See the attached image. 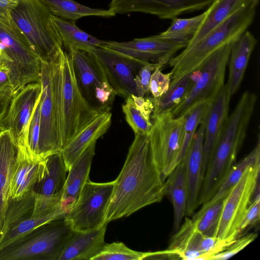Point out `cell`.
I'll list each match as a JSON object with an SVG mask.
<instances>
[{"instance_id": "obj_1", "label": "cell", "mask_w": 260, "mask_h": 260, "mask_svg": "<svg viewBox=\"0 0 260 260\" xmlns=\"http://www.w3.org/2000/svg\"><path fill=\"white\" fill-rule=\"evenodd\" d=\"M165 180L150 151L148 135H135L114 180L104 224L161 202L165 195Z\"/></svg>"}, {"instance_id": "obj_2", "label": "cell", "mask_w": 260, "mask_h": 260, "mask_svg": "<svg viewBox=\"0 0 260 260\" xmlns=\"http://www.w3.org/2000/svg\"><path fill=\"white\" fill-rule=\"evenodd\" d=\"M64 51L55 60L41 61L40 131L37 161L62 151V84Z\"/></svg>"}, {"instance_id": "obj_3", "label": "cell", "mask_w": 260, "mask_h": 260, "mask_svg": "<svg viewBox=\"0 0 260 260\" xmlns=\"http://www.w3.org/2000/svg\"><path fill=\"white\" fill-rule=\"evenodd\" d=\"M253 1L243 6L214 28L200 41L185 48L169 61L172 68L170 85L184 76L192 73L216 50L226 43L235 41L252 24L256 14Z\"/></svg>"}, {"instance_id": "obj_4", "label": "cell", "mask_w": 260, "mask_h": 260, "mask_svg": "<svg viewBox=\"0 0 260 260\" xmlns=\"http://www.w3.org/2000/svg\"><path fill=\"white\" fill-rule=\"evenodd\" d=\"M11 16L41 61H51L60 55L62 41L52 15L42 0H20Z\"/></svg>"}, {"instance_id": "obj_5", "label": "cell", "mask_w": 260, "mask_h": 260, "mask_svg": "<svg viewBox=\"0 0 260 260\" xmlns=\"http://www.w3.org/2000/svg\"><path fill=\"white\" fill-rule=\"evenodd\" d=\"M74 231L64 218L34 229L0 250V260H58Z\"/></svg>"}, {"instance_id": "obj_6", "label": "cell", "mask_w": 260, "mask_h": 260, "mask_svg": "<svg viewBox=\"0 0 260 260\" xmlns=\"http://www.w3.org/2000/svg\"><path fill=\"white\" fill-rule=\"evenodd\" d=\"M0 46L3 62L9 70L13 96L27 84L39 82L41 60L13 20L9 26L0 24Z\"/></svg>"}, {"instance_id": "obj_7", "label": "cell", "mask_w": 260, "mask_h": 260, "mask_svg": "<svg viewBox=\"0 0 260 260\" xmlns=\"http://www.w3.org/2000/svg\"><path fill=\"white\" fill-rule=\"evenodd\" d=\"M234 41L216 50L190 74L191 83L189 89L172 111L174 117H181L196 105L209 103L216 98L224 85L226 67Z\"/></svg>"}, {"instance_id": "obj_8", "label": "cell", "mask_w": 260, "mask_h": 260, "mask_svg": "<svg viewBox=\"0 0 260 260\" xmlns=\"http://www.w3.org/2000/svg\"><path fill=\"white\" fill-rule=\"evenodd\" d=\"M259 162L248 166L224 198L212 236L230 241L238 238L240 222L259 184Z\"/></svg>"}, {"instance_id": "obj_9", "label": "cell", "mask_w": 260, "mask_h": 260, "mask_svg": "<svg viewBox=\"0 0 260 260\" xmlns=\"http://www.w3.org/2000/svg\"><path fill=\"white\" fill-rule=\"evenodd\" d=\"M62 148L101 112L90 106L81 93L74 77L69 53L62 60Z\"/></svg>"}, {"instance_id": "obj_10", "label": "cell", "mask_w": 260, "mask_h": 260, "mask_svg": "<svg viewBox=\"0 0 260 260\" xmlns=\"http://www.w3.org/2000/svg\"><path fill=\"white\" fill-rule=\"evenodd\" d=\"M152 126L148 135L150 151L164 178L177 165L181 147L185 116L174 117L172 111L151 115Z\"/></svg>"}, {"instance_id": "obj_11", "label": "cell", "mask_w": 260, "mask_h": 260, "mask_svg": "<svg viewBox=\"0 0 260 260\" xmlns=\"http://www.w3.org/2000/svg\"><path fill=\"white\" fill-rule=\"evenodd\" d=\"M114 185V180L97 183L88 179L86 182L76 203L63 218L73 231L86 232L105 225V213Z\"/></svg>"}, {"instance_id": "obj_12", "label": "cell", "mask_w": 260, "mask_h": 260, "mask_svg": "<svg viewBox=\"0 0 260 260\" xmlns=\"http://www.w3.org/2000/svg\"><path fill=\"white\" fill-rule=\"evenodd\" d=\"M44 168V160L34 161L21 149L10 185L4 230L33 209L35 202L33 189L41 179Z\"/></svg>"}, {"instance_id": "obj_13", "label": "cell", "mask_w": 260, "mask_h": 260, "mask_svg": "<svg viewBox=\"0 0 260 260\" xmlns=\"http://www.w3.org/2000/svg\"><path fill=\"white\" fill-rule=\"evenodd\" d=\"M101 62L108 82L116 95L125 100L137 95L135 78L142 67L149 62L102 46L92 52Z\"/></svg>"}, {"instance_id": "obj_14", "label": "cell", "mask_w": 260, "mask_h": 260, "mask_svg": "<svg viewBox=\"0 0 260 260\" xmlns=\"http://www.w3.org/2000/svg\"><path fill=\"white\" fill-rule=\"evenodd\" d=\"M41 96L42 86L40 82L27 84L12 97L0 123V131H9L23 150L30 120Z\"/></svg>"}, {"instance_id": "obj_15", "label": "cell", "mask_w": 260, "mask_h": 260, "mask_svg": "<svg viewBox=\"0 0 260 260\" xmlns=\"http://www.w3.org/2000/svg\"><path fill=\"white\" fill-rule=\"evenodd\" d=\"M234 241L204 234L196 230L191 219L186 217L183 224L170 239L167 249L178 259L194 258L198 252L201 254L202 260H210Z\"/></svg>"}, {"instance_id": "obj_16", "label": "cell", "mask_w": 260, "mask_h": 260, "mask_svg": "<svg viewBox=\"0 0 260 260\" xmlns=\"http://www.w3.org/2000/svg\"><path fill=\"white\" fill-rule=\"evenodd\" d=\"M215 0H111L109 9L116 14L140 12L161 19H173L182 14L208 7Z\"/></svg>"}, {"instance_id": "obj_17", "label": "cell", "mask_w": 260, "mask_h": 260, "mask_svg": "<svg viewBox=\"0 0 260 260\" xmlns=\"http://www.w3.org/2000/svg\"><path fill=\"white\" fill-rule=\"evenodd\" d=\"M103 46L163 67L187 44L164 39L157 35L128 42L107 41Z\"/></svg>"}, {"instance_id": "obj_18", "label": "cell", "mask_w": 260, "mask_h": 260, "mask_svg": "<svg viewBox=\"0 0 260 260\" xmlns=\"http://www.w3.org/2000/svg\"><path fill=\"white\" fill-rule=\"evenodd\" d=\"M68 53L81 93L90 106L100 111L96 107L94 92L97 86L108 81L102 64L92 53L74 50Z\"/></svg>"}, {"instance_id": "obj_19", "label": "cell", "mask_w": 260, "mask_h": 260, "mask_svg": "<svg viewBox=\"0 0 260 260\" xmlns=\"http://www.w3.org/2000/svg\"><path fill=\"white\" fill-rule=\"evenodd\" d=\"M184 157L187 197L185 215H191L199 205L203 175V143L205 126L199 124Z\"/></svg>"}, {"instance_id": "obj_20", "label": "cell", "mask_w": 260, "mask_h": 260, "mask_svg": "<svg viewBox=\"0 0 260 260\" xmlns=\"http://www.w3.org/2000/svg\"><path fill=\"white\" fill-rule=\"evenodd\" d=\"M230 101L224 85L216 98L208 104L201 121L205 126L203 143L204 177L210 157L228 117Z\"/></svg>"}, {"instance_id": "obj_21", "label": "cell", "mask_w": 260, "mask_h": 260, "mask_svg": "<svg viewBox=\"0 0 260 260\" xmlns=\"http://www.w3.org/2000/svg\"><path fill=\"white\" fill-rule=\"evenodd\" d=\"M21 151L9 131H0V237L4 231L10 185Z\"/></svg>"}, {"instance_id": "obj_22", "label": "cell", "mask_w": 260, "mask_h": 260, "mask_svg": "<svg viewBox=\"0 0 260 260\" xmlns=\"http://www.w3.org/2000/svg\"><path fill=\"white\" fill-rule=\"evenodd\" d=\"M257 42L255 37L247 30L233 42L229 59L228 81L224 85L230 101L240 88Z\"/></svg>"}, {"instance_id": "obj_23", "label": "cell", "mask_w": 260, "mask_h": 260, "mask_svg": "<svg viewBox=\"0 0 260 260\" xmlns=\"http://www.w3.org/2000/svg\"><path fill=\"white\" fill-rule=\"evenodd\" d=\"M111 121L110 111L101 113L63 148L61 153L67 171L91 144L107 133Z\"/></svg>"}, {"instance_id": "obj_24", "label": "cell", "mask_w": 260, "mask_h": 260, "mask_svg": "<svg viewBox=\"0 0 260 260\" xmlns=\"http://www.w3.org/2000/svg\"><path fill=\"white\" fill-rule=\"evenodd\" d=\"M107 225L86 232L74 231L58 260H91L106 244Z\"/></svg>"}, {"instance_id": "obj_25", "label": "cell", "mask_w": 260, "mask_h": 260, "mask_svg": "<svg viewBox=\"0 0 260 260\" xmlns=\"http://www.w3.org/2000/svg\"><path fill=\"white\" fill-rule=\"evenodd\" d=\"M96 142L91 144L68 171L61 197V207L66 213L76 203L89 174L95 154Z\"/></svg>"}, {"instance_id": "obj_26", "label": "cell", "mask_w": 260, "mask_h": 260, "mask_svg": "<svg viewBox=\"0 0 260 260\" xmlns=\"http://www.w3.org/2000/svg\"><path fill=\"white\" fill-rule=\"evenodd\" d=\"M44 168L33 191L37 196L53 197L62 194L67 179L64 162L61 153H55L44 159Z\"/></svg>"}, {"instance_id": "obj_27", "label": "cell", "mask_w": 260, "mask_h": 260, "mask_svg": "<svg viewBox=\"0 0 260 260\" xmlns=\"http://www.w3.org/2000/svg\"><path fill=\"white\" fill-rule=\"evenodd\" d=\"M165 182V195L171 202L174 210L173 230L177 232L185 215L187 190L184 158L167 177Z\"/></svg>"}, {"instance_id": "obj_28", "label": "cell", "mask_w": 260, "mask_h": 260, "mask_svg": "<svg viewBox=\"0 0 260 260\" xmlns=\"http://www.w3.org/2000/svg\"><path fill=\"white\" fill-rule=\"evenodd\" d=\"M52 19L62 41L63 48L68 52L74 50L92 53L107 42L83 31L76 25L75 21L64 20L53 15Z\"/></svg>"}, {"instance_id": "obj_29", "label": "cell", "mask_w": 260, "mask_h": 260, "mask_svg": "<svg viewBox=\"0 0 260 260\" xmlns=\"http://www.w3.org/2000/svg\"><path fill=\"white\" fill-rule=\"evenodd\" d=\"M253 0H215L206 11V16L196 35L185 48L191 47L239 9Z\"/></svg>"}, {"instance_id": "obj_30", "label": "cell", "mask_w": 260, "mask_h": 260, "mask_svg": "<svg viewBox=\"0 0 260 260\" xmlns=\"http://www.w3.org/2000/svg\"><path fill=\"white\" fill-rule=\"evenodd\" d=\"M51 14L56 17L76 22L81 18L98 16L113 17L116 14L111 10H104L87 7L75 0H42Z\"/></svg>"}, {"instance_id": "obj_31", "label": "cell", "mask_w": 260, "mask_h": 260, "mask_svg": "<svg viewBox=\"0 0 260 260\" xmlns=\"http://www.w3.org/2000/svg\"><path fill=\"white\" fill-rule=\"evenodd\" d=\"M64 217L59 214L41 215L33 213L32 209L6 228L0 237V250L42 224Z\"/></svg>"}, {"instance_id": "obj_32", "label": "cell", "mask_w": 260, "mask_h": 260, "mask_svg": "<svg viewBox=\"0 0 260 260\" xmlns=\"http://www.w3.org/2000/svg\"><path fill=\"white\" fill-rule=\"evenodd\" d=\"M259 160L260 142L258 135L257 143L253 150L239 162L232 167L218 190L208 202L202 205L201 208H206L224 199L231 189L240 179L246 168Z\"/></svg>"}, {"instance_id": "obj_33", "label": "cell", "mask_w": 260, "mask_h": 260, "mask_svg": "<svg viewBox=\"0 0 260 260\" xmlns=\"http://www.w3.org/2000/svg\"><path fill=\"white\" fill-rule=\"evenodd\" d=\"M206 16V11L187 18L176 17L172 19L169 27L158 34L162 38L187 45L191 41Z\"/></svg>"}, {"instance_id": "obj_34", "label": "cell", "mask_w": 260, "mask_h": 260, "mask_svg": "<svg viewBox=\"0 0 260 260\" xmlns=\"http://www.w3.org/2000/svg\"><path fill=\"white\" fill-rule=\"evenodd\" d=\"M191 83L190 74L170 85L168 90L160 97L150 99L153 105L152 115L167 111H172L182 101Z\"/></svg>"}, {"instance_id": "obj_35", "label": "cell", "mask_w": 260, "mask_h": 260, "mask_svg": "<svg viewBox=\"0 0 260 260\" xmlns=\"http://www.w3.org/2000/svg\"><path fill=\"white\" fill-rule=\"evenodd\" d=\"M208 104L202 103L196 105L183 115L185 116L184 134L181 147L177 158V165L186 155L198 127L204 116Z\"/></svg>"}, {"instance_id": "obj_36", "label": "cell", "mask_w": 260, "mask_h": 260, "mask_svg": "<svg viewBox=\"0 0 260 260\" xmlns=\"http://www.w3.org/2000/svg\"><path fill=\"white\" fill-rule=\"evenodd\" d=\"M223 199L202 209L197 212L191 220L196 230L208 236H212L222 207Z\"/></svg>"}, {"instance_id": "obj_37", "label": "cell", "mask_w": 260, "mask_h": 260, "mask_svg": "<svg viewBox=\"0 0 260 260\" xmlns=\"http://www.w3.org/2000/svg\"><path fill=\"white\" fill-rule=\"evenodd\" d=\"M122 110L127 123L135 135H149L152 126L151 120L147 119L138 109L131 96L125 100Z\"/></svg>"}, {"instance_id": "obj_38", "label": "cell", "mask_w": 260, "mask_h": 260, "mask_svg": "<svg viewBox=\"0 0 260 260\" xmlns=\"http://www.w3.org/2000/svg\"><path fill=\"white\" fill-rule=\"evenodd\" d=\"M147 252L133 250L121 242L105 245L101 251L91 260H143Z\"/></svg>"}, {"instance_id": "obj_39", "label": "cell", "mask_w": 260, "mask_h": 260, "mask_svg": "<svg viewBox=\"0 0 260 260\" xmlns=\"http://www.w3.org/2000/svg\"><path fill=\"white\" fill-rule=\"evenodd\" d=\"M116 95L115 90L108 81L101 83L96 87L94 92L97 108L101 112L110 111Z\"/></svg>"}, {"instance_id": "obj_40", "label": "cell", "mask_w": 260, "mask_h": 260, "mask_svg": "<svg viewBox=\"0 0 260 260\" xmlns=\"http://www.w3.org/2000/svg\"><path fill=\"white\" fill-rule=\"evenodd\" d=\"M254 197L249 205L239 227L240 235L243 231L249 226H252L259 220L260 218V193L259 184L255 189Z\"/></svg>"}, {"instance_id": "obj_41", "label": "cell", "mask_w": 260, "mask_h": 260, "mask_svg": "<svg viewBox=\"0 0 260 260\" xmlns=\"http://www.w3.org/2000/svg\"><path fill=\"white\" fill-rule=\"evenodd\" d=\"M157 67L152 73L149 84V91L153 98L160 97L169 89L172 72L164 74Z\"/></svg>"}, {"instance_id": "obj_42", "label": "cell", "mask_w": 260, "mask_h": 260, "mask_svg": "<svg viewBox=\"0 0 260 260\" xmlns=\"http://www.w3.org/2000/svg\"><path fill=\"white\" fill-rule=\"evenodd\" d=\"M162 67L158 64L148 62L139 70L135 81L137 96L144 97L149 91V84L152 73L157 67Z\"/></svg>"}, {"instance_id": "obj_43", "label": "cell", "mask_w": 260, "mask_h": 260, "mask_svg": "<svg viewBox=\"0 0 260 260\" xmlns=\"http://www.w3.org/2000/svg\"><path fill=\"white\" fill-rule=\"evenodd\" d=\"M257 236V234L252 233L237 238L226 249L212 256L210 260H225L231 257L253 242Z\"/></svg>"}, {"instance_id": "obj_44", "label": "cell", "mask_w": 260, "mask_h": 260, "mask_svg": "<svg viewBox=\"0 0 260 260\" xmlns=\"http://www.w3.org/2000/svg\"><path fill=\"white\" fill-rule=\"evenodd\" d=\"M20 0H0V24L9 26L13 19L12 12L18 5Z\"/></svg>"}, {"instance_id": "obj_45", "label": "cell", "mask_w": 260, "mask_h": 260, "mask_svg": "<svg viewBox=\"0 0 260 260\" xmlns=\"http://www.w3.org/2000/svg\"><path fill=\"white\" fill-rule=\"evenodd\" d=\"M131 96L138 109L147 119L151 120V114L153 110V105L150 98H145L134 94Z\"/></svg>"}, {"instance_id": "obj_46", "label": "cell", "mask_w": 260, "mask_h": 260, "mask_svg": "<svg viewBox=\"0 0 260 260\" xmlns=\"http://www.w3.org/2000/svg\"><path fill=\"white\" fill-rule=\"evenodd\" d=\"M13 96L11 87H0V123L7 111Z\"/></svg>"}, {"instance_id": "obj_47", "label": "cell", "mask_w": 260, "mask_h": 260, "mask_svg": "<svg viewBox=\"0 0 260 260\" xmlns=\"http://www.w3.org/2000/svg\"><path fill=\"white\" fill-rule=\"evenodd\" d=\"M2 54H3V50L0 46V67H1V66L3 64V63L2 62V60H1Z\"/></svg>"}, {"instance_id": "obj_48", "label": "cell", "mask_w": 260, "mask_h": 260, "mask_svg": "<svg viewBox=\"0 0 260 260\" xmlns=\"http://www.w3.org/2000/svg\"><path fill=\"white\" fill-rule=\"evenodd\" d=\"M259 0H253V4L256 6L258 4Z\"/></svg>"}]
</instances>
